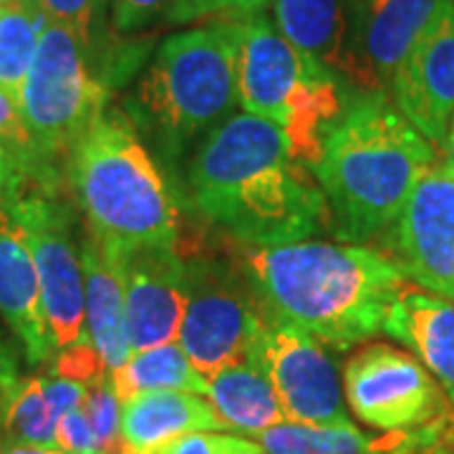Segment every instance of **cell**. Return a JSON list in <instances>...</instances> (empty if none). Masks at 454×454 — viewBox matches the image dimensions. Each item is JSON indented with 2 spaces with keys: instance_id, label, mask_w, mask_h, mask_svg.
I'll list each match as a JSON object with an SVG mask.
<instances>
[{
  "instance_id": "obj_11",
  "label": "cell",
  "mask_w": 454,
  "mask_h": 454,
  "mask_svg": "<svg viewBox=\"0 0 454 454\" xmlns=\"http://www.w3.org/2000/svg\"><path fill=\"white\" fill-rule=\"evenodd\" d=\"M253 361L268 373L286 422L313 427L351 422L339 366L313 336L293 325L273 324Z\"/></svg>"
},
{
  "instance_id": "obj_27",
  "label": "cell",
  "mask_w": 454,
  "mask_h": 454,
  "mask_svg": "<svg viewBox=\"0 0 454 454\" xmlns=\"http://www.w3.org/2000/svg\"><path fill=\"white\" fill-rule=\"evenodd\" d=\"M51 373L68 379V381H79L83 387H94L98 381L109 379L106 364H104V358L98 356L97 346L91 343L89 336L61 348V354L53 358Z\"/></svg>"
},
{
  "instance_id": "obj_10",
  "label": "cell",
  "mask_w": 454,
  "mask_h": 454,
  "mask_svg": "<svg viewBox=\"0 0 454 454\" xmlns=\"http://www.w3.org/2000/svg\"><path fill=\"white\" fill-rule=\"evenodd\" d=\"M346 404L379 432H417L444 419L454 404L414 354L369 343L343 366Z\"/></svg>"
},
{
  "instance_id": "obj_5",
  "label": "cell",
  "mask_w": 454,
  "mask_h": 454,
  "mask_svg": "<svg viewBox=\"0 0 454 454\" xmlns=\"http://www.w3.org/2000/svg\"><path fill=\"white\" fill-rule=\"evenodd\" d=\"M243 20H210L167 35L127 101L137 124L179 149L238 106Z\"/></svg>"
},
{
  "instance_id": "obj_6",
  "label": "cell",
  "mask_w": 454,
  "mask_h": 454,
  "mask_svg": "<svg viewBox=\"0 0 454 454\" xmlns=\"http://www.w3.org/2000/svg\"><path fill=\"white\" fill-rule=\"evenodd\" d=\"M238 97L245 112L276 124L293 154L310 169L321 160L325 134L343 114L333 74L288 43L265 16L243 20Z\"/></svg>"
},
{
  "instance_id": "obj_32",
  "label": "cell",
  "mask_w": 454,
  "mask_h": 454,
  "mask_svg": "<svg viewBox=\"0 0 454 454\" xmlns=\"http://www.w3.org/2000/svg\"><path fill=\"white\" fill-rule=\"evenodd\" d=\"M56 450H61L64 454H101L83 409H74L61 417L56 429Z\"/></svg>"
},
{
  "instance_id": "obj_8",
  "label": "cell",
  "mask_w": 454,
  "mask_h": 454,
  "mask_svg": "<svg viewBox=\"0 0 454 454\" xmlns=\"http://www.w3.org/2000/svg\"><path fill=\"white\" fill-rule=\"evenodd\" d=\"M184 258L190 295L177 343L210 381L232 364L253 361L273 324L245 270H235L223 260L202 258L200 253H184Z\"/></svg>"
},
{
  "instance_id": "obj_33",
  "label": "cell",
  "mask_w": 454,
  "mask_h": 454,
  "mask_svg": "<svg viewBox=\"0 0 454 454\" xmlns=\"http://www.w3.org/2000/svg\"><path fill=\"white\" fill-rule=\"evenodd\" d=\"M18 177H20L18 160L5 149V146L0 145V202L13 192Z\"/></svg>"
},
{
  "instance_id": "obj_26",
  "label": "cell",
  "mask_w": 454,
  "mask_h": 454,
  "mask_svg": "<svg viewBox=\"0 0 454 454\" xmlns=\"http://www.w3.org/2000/svg\"><path fill=\"white\" fill-rule=\"evenodd\" d=\"M276 0H172L164 20L169 26H184L195 20H247L262 16Z\"/></svg>"
},
{
  "instance_id": "obj_15",
  "label": "cell",
  "mask_w": 454,
  "mask_h": 454,
  "mask_svg": "<svg viewBox=\"0 0 454 454\" xmlns=\"http://www.w3.org/2000/svg\"><path fill=\"white\" fill-rule=\"evenodd\" d=\"M391 98L432 145L444 142L454 119V0L442 3L437 18L406 56L391 83Z\"/></svg>"
},
{
  "instance_id": "obj_38",
  "label": "cell",
  "mask_w": 454,
  "mask_h": 454,
  "mask_svg": "<svg viewBox=\"0 0 454 454\" xmlns=\"http://www.w3.org/2000/svg\"><path fill=\"white\" fill-rule=\"evenodd\" d=\"M26 5H35V0H0V11L3 8H26Z\"/></svg>"
},
{
  "instance_id": "obj_24",
  "label": "cell",
  "mask_w": 454,
  "mask_h": 454,
  "mask_svg": "<svg viewBox=\"0 0 454 454\" xmlns=\"http://www.w3.org/2000/svg\"><path fill=\"white\" fill-rule=\"evenodd\" d=\"M59 411L51 404L43 376L18 379L11 391L0 396V442L56 447Z\"/></svg>"
},
{
  "instance_id": "obj_19",
  "label": "cell",
  "mask_w": 454,
  "mask_h": 454,
  "mask_svg": "<svg viewBox=\"0 0 454 454\" xmlns=\"http://www.w3.org/2000/svg\"><path fill=\"white\" fill-rule=\"evenodd\" d=\"M207 396L190 391H149L121 404V439L131 454H157L192 432H223Z\"/></svg>"
},
{
  "instance_id": "obj_20",
  "label": "cell",
  "mask_w": 454,
  "mask_h": 454,
  "mask_svg": "<svg viewBox=\"0 0 454 454\" xmlns=\"http://www.w3.org/2000/svg\"><path fill=\"white\" fill-rule=\"evenodd\" d=\"M253 439L265 454H419V439L414 432L366 437L351 422L331 427L283 422Z\"/></svg>"
},
{
  "instance_id": "obj_14",
  "label": "cell",
  "mask_w": 454,
  "mask_h": 454,
  "mask_svg": "<svg viewBox=\"0 0 454 454\" xmlns=\"http://www.w3.org/2000/svg\"><path fill=\"white\" fill-rule=\"evenodd\" d=\"M119 260L124 270L131 354L177 340L190 295V273L182 247L139 250L119 255Z\"/></svg>"
},
{
  "instance_id": "obj_28",
  "label": "cell",
  "mask_w": 454,
  "mask_h": 454,
  "mask_svg": "<svg viewBox=\"0 0 454 454\" xmlns=\"http://www.w3.org/2000/svg\"><path fill=\"white\" fill-rule=\"evenodd\" d=\"M0 145L16 157L20 175L35 177V154H33L28 129L20 116V104L5 91H0Z\"/></svg>"
},
{
  "instance_id": "obj_23",
  "label": "cell",
  "mask_w": 454,
  "mask_h": 454,
  "mask_svg": "<svg viewBox=\"0 0 454 454\" xmlns=\"http://www.w3.org/2000/svg\"><path fill=\"white\" fill-rule=\"evenodd\" d=\"M109 384L121 404L149 391H190L202 396L210 394V381L192 366L177 340L134 351L124 366L109 373Z\"/></svg>"
},
{
  "instance_id": "obj_35",
  "label": "cell",
  "mask_w": 454,
  "mask_h": 454,
  "mask_svg": "<svg viewBox=\"0 0 454 454\" xmlns=\"http://www.w3.org/2000/svg\"><path fill=\"white\" fill-rule=\"evenodd\" d=\"M422 454H454V411L452 417L447 419V424H444L442 434Z\"/></svg>"
},
{
  "instance_id": "obj_34",
  "label": "cell",
  "mask_w": 454,
  "mask_h": 454,
  "mask_svg": "<svg viewBox=\"0 0 454 454\" xmlns=\"http://www.w3.org/2000/svg\"><path fill=\"white\" fill-rule=\"evenodd\" d=\"M18 384V366L16 358L11 356L3 346H0V396L5 391H11Z\"/></svg>"
},
{
  "instance_id": "obj_18",
  "label": "cell",
  "mask_w": 454,
  "mask_h": 454,
  "mask_svg": "<svg viewBox=\"0 0 454 454\" xmlns=\"http://www.w3.org/2000/svg\"><path fill=\"white\" fill-rule=\"evenodd\" d=\"M384 331L402 340L447 391L454 404V301L406 283Z\"/></svg>"
},
{
  "instance_id": "obj_7",
  "label": "cell",
  "mask_w": 454,
  "mask_h": 454,
  "mask_svg": "<svg viewBox=\"0 0 454 454\" xmlns=\"http://www.w3.org/2000/svg\"><path fill=\"white\" fill-rule=\"evenodd\" d=\"M89 43L59 23H46L28 79L20 91V116L35 154L38 182L56 184V160H66L97 116L106 91L89 64Z\"/></svg>"
},
{
  "instance_id": "obj_1",
  "label": "cell",
  "mask_w": 454,
  "mask_h": 454,
  "mask_svg": "<svg viewBox=\"0 0 454 454\" xmlns=\"http://www.w3.org/2000/svg\"><path fill=\"white\" fill-rule=\"evenodd\" d=\"M187 190L207 223L247 247L313 240L333 227L310 167L276 124L247 112L207 134L190 162Z\"/></svg>"
},
{
  "instance_id": "obj_25",
  "label": "cell",
  "mask_w": 454,
  "mask_h": 454,
  "mask_svg": "<svg viewBox=\"0 0 454 454\" xmlns=\"http://www.w3.org/2000/svg\"><path fill=\"white\" fill-rule=\"evenodd\" d=\"M46 23L49 18L38 5L0 11V91L11 94L18 104Z\"/></svg>"
},
{
  "instance_id": "obj_17",
  "label": "cell",
  "mask_w": 454,
  "mask_h": 454,
  "mask_svg": "<svg viewBox=\"0 0 454 454\" xmlns=\"http://www.w3.org/2000/svg\"><path fill=\"white\" fill-rule=\"evenodd\" d=\"M82 265L86 288V333L97 346L98 356L104 358L106 372L112 373L131 356L121 260L86 230Z\"/></svg>"
},
{
  "instance_id": "obj_16",
  "label": "cell",
  "mask_w": 454,
  "mask_h": 454,
  "mask_svg": "<svg viewBox=\"0 0 454 454\" xmlns=\"http://www.w3.org/2000/svg\"><path fill=\"white\" fill-rule=\"evenodd\" d=\"M0 313L13 328L31 364L51 361L56 346L51 339L41 283L31 247L11 212L0 202Z\"/></svg>"
},
{
  "instance_id": "obj_31",
  "label": "cell",
  "mask_w": 454,
  "mask_h": 454,
  "mask_svg": "<svg viewBox=\"0 0 454 454\" xmlns=\"http://www.w3.org/2000/svg\"><path fill=\"white\" fill-rule=\"evenodd\" d=\"M112 26L119 33L145 31L160 16H167L172 0H109Z\"/></svg>"
},
{
  "instance_id": "obj_9",
  "label": "cell",
  "mask_w": 454,
  "mask_h": 454,
  "mask_svg": "<svg viewBox=\"0 0 454 454\" xmlns=\"http://www.w3.org/2000/svg\"><path fill=\"white\" fill-rule=\"evenodd\" d=\"M3 207L11 212L31 247L53 346L61 351L86 339L82 245H76L74 235L71 205L56 192V184L20 175Z\"/></svg>"
},
{
  "instance_id": "obj_37",
  "label": "cell",
  "mask_w": 454,
  "mask_h": 454,
  "mask_svg": "<svg viewBox=\"0 0 454 454\" xmlns=\"http://www.w3.org/2000/svg\"><path fill=\"white\" fill-rule=\"evenodd\" d=\"M444 164H450L454 169V119L452 124H450L447 137H444Z\"/></svg>"
},
{
  "instance_id": "obj_3",
  "label": "cell",
  "mask_w": 454,
  "mask_h": 454,
  "mask_svg": "<svg viewBox=\"0 0 454 454\" xmlns=\"http://www.w3.org/2000/svg\"><path fill=\"white\" fill-rule=\"evenodd\" d=\"M437 149L387 94H364L328 129L313 175L343 240H369L394 225Z\"/></svg>"
},
{
  "instance_id": "obj_30",
  "label": "cell",
  "mask_w": 454,
  "mask_h": 454,
  "mask_svg": "<svg viewBox=\"0 0 454 454\" xmlns=\"http://www.w3.org/2000/svg\"><path fill=\"white\" fill-rule=\"evenodd\" d=\"M104 3L106 0H35V5L51 23L71 28L89 46H91L94 23L104 11Z\"/></svg>"
},
{
  "instance_id": "obj_21",
  "label": "cell",
  "mask_w": 454,
  "mask_h": 454,
  "mask_svg": "<svg viewBox=\"0 0 454 454\" xmlns=\"http://www.w3.org/2000/svg\"><path fill=\"white\" fill-rule=\"evenodd\" d=\"M270 8L273 23L288 43L325 71L339 74L351 23L346 0H276Z\"/></svg>"
},
{
  "instance_id": "obj_36",
  "label": "cell",
  "mask_w": 454,
  "mask_h": 454,
  "mask_svg": "<svg viewBox=\"0 0 454 454\" xmlns=\"http://www.w3.org/2000/svg\"><path fill=\"white\" fill-rule=\"evenodd\" d=\"M0 454H64L56 447H31V444H8L0 442Z\"/></svg>"
},
{
  "instance_id": "obj_4",
  "label": "cell",
  "mask_w": 454,
  "mask_h": 454,
  "mask_svg": "<svg viewBox=\"0 0 454 454\" xmlns=\"http://www.w3.org/2000/svg\"><path fill=\"white\" fill-rule=\"evenodd\" d=\"M66 169L86 230L106 250L129 255L179 247L175 197L127 114L109 106L98 114L68 154Z\"/></svg>"
},
{
  "instance_id": "obj_29",
  "label": "cell",
  "mask_w": 454,
  "mask_h": 454,
  "mask_svg": "<svg viewBox=\"0 0 454 454\" xmlns=\"http://www.w3.org/2000/svg\"><path fill=\"white\" fill-rule=\"evenodd\" d=\"M157 454H265L253 437L225 432H192L169 442Z\"/></svg>"
},
{
  "instance_id": "obj_13",
  "label": "cell",
  "mask_w": 454,
  "mask_h": 454,
  "mask_svg": "<svg viewBox=\"0 0 454 454\" xmlns=\"http://www.w3.org/2000/svg\"><path fill=\"white\" fill-rule=\"evenodd\" d=\"M444 0H356L339 76L364 94H391L406 56Z\"/></svg>"
},
{
  "instance_id": "obj_12",
  "label": "cell",
  "mask_w": 454,
  "mask_h": 454,
  "mask_svg": "<svg viewBox=\"0 0 454 454\" xmlns=\"http://www.w3.org/2000/svg\"><path fill=\"white\" fill-rule=\"evenodd\" d=\"M391 258L424 291L454 301V169L429 167L391 225Z\"/></svg>"
},
{
  "instance_id": "obj_22",
  "label": "cell",
  "mask_w": 454,
  "mask_h": 454,
  "mask_svg": "<svg viewBox=\"0 0 454 454\" xmlns=\"http://www.w3.org/2000/svg\"><path fill=\"white\" fill-rule=\"evenodd\" d=\"M207 399L225 429H238L245 437H255L286 422L276 389L255 361H240L215 373Z\"/></svg>"
},
{
  "instance_id": "obj_2",
  "label": "cell",
  "mask_w": 454,
  "mask_h": 454,
  "mask_svg": "<svg viewBox=\"0 0 454 454\" xmlns=\"http://www.w3.org/2000/svg\"><path fill=\"white\" fill-rule=\"evenodd\" d=\"M243 270L270 321L340 351L384 331L409 283L389 253L325 240L245 247Z\"/></svg>"
}]
</instances>
